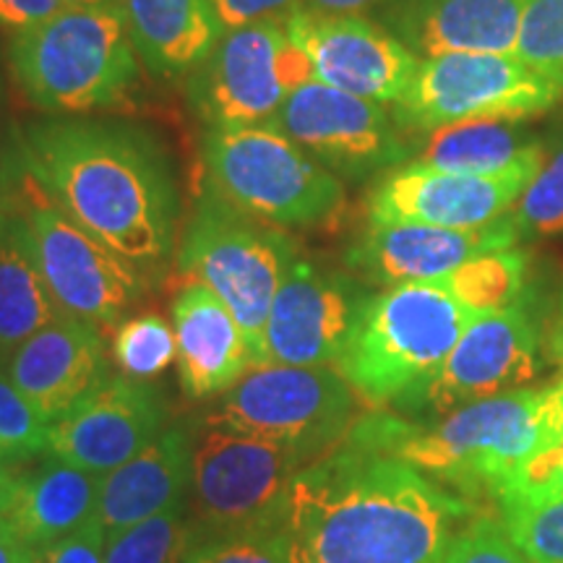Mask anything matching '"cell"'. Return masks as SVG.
Instances as JSON below:
<instances>
[{
	"label": "cell",
	"instance_id": "obj_20",
	"mask_svg": "<svg viewBox=\"0 0 563 563\" xmlns=\"http://www.w3.org/2000/svg\"><path fill=\"white\" fill-rule=\"evenodd\" d=\"M21 397L51 426L108 382V357L95 323L60 316L5 357Z\"/></svg>",
	"mask_w": 563,
	"mask_h": 563
},
{
	"label": "cell",
	"instance_id": "obj_47",
	"mask_svg": "<svg viewBox=\"0 0 563 563\" xmlns=\"http://www.w3.org/2000/svg\"><path fill=\"white\" fill-rule=\"evenodd\" d=\"M0 357H3V355H0Z\"/></svg>",
	"mask_w": 563,
	"mask_h": 563
},
{
	"label": "cell",
	"instance_id": "obj_32",
	"mask_svg": "<svg viewBox=\"0 0 563 563\" xmlns=\"http://www.w3.org/2000/svg\"><path fill=\"white\" fill-rule=\"evenodd\" d=\"M514 58L563 95V0H527Z\"/></svg>",
	"mask_w": 563,
	"mask_h": 563
},
{
	"label": "cell",
	"instance_id": "obj_3",
	"mask_svg": "<svg viewBox=\"0 0 563 563\" xmlns=\"http://www.w3.org/2000/svg\"><path fill=\"white\" fill-rule=\"evenodd\" d=\"M386 446L441 485L501 501L534 460L563 435V382L517 389L415 426L376 412Z\"/></svg>",
	"mask_w": 563,
	"mask_h": 563
},
{
	"label": "cell",
	"instance_id": "obj_7",
	"mask_svg": "<svg viewBox=\"0 0 563 563\" xmlns=\"http://www.w3.org/2000/svg\"><path fill=\"white\" fill-rule=\"evenodd\" d=\"M209 188L232 209L266 224H319L344 207L342 180L277 125L209 129Z\"/></svg>",
	"mask_w": 563,
	"mask_h": 563
},
{
	"label": "cell",
	"instance_id": "obj_24",
	"mask_svg": "<svg viewBox=\"0 0 563 563\" xmlns=\"http://www.w3.org/2000/svg\"><path fill=\"white\" fill-rule=\"evenodd\" d=\"M121 11L141 63L162 79L194 74L224 34L211 0H121Z\"/></svg>",
	"mask_w": 563,
	"mask_h": 563
},
{
	"label": "cell",
	"instance_id": "obj_38",
	"mask_svg": "<svg viewBox=\"0 0 563 563\" xmlns=\"http://www.w3.org/2000/svg\"><path fill=\"white\" fill-rule=\"evenodd\" d=\"M104 527L91 519L81 530L37 551V563H104Z\"/></svg>",
	"mask_w": 563,
	"mask_h": 563
},
{
	"label": "cell",
	"instance_id": "obj_23",
	"mask_svg": "<svg viewBox=\"0 0 563 563\" xmlns=\"http://www.w3.org/2000/svg\"><path fill=\"white\" fill-rule=\"evenodd\" d=\"M194 485V446L186 428L162 431L144 452L102 475L97 519L104 532L170 511Z\"/></svg>",
	"mask_w": 563,
	"mask_h": 563
},
{
	"label": "cell",
	"instance_id": "obj_26",
	"mask_svg": "<svg viewBox=\"0 0 563 563\" xmlns=\"http://www.w3.org/2000/svg\"><path fill=\"white\" fill-rule=\"evenodd\" d=\"M415 165L460 175H501L522 165H540L545 146L525 129L522 121L477 118L441 125L422 133Z\"/></svg>",
	"mask_w": 563,
	"mask_h": 563
},
{
	"label": "cell",
	"instance_id": "obj_13",
	"mask_svg": "<svg viewBox=\"0 0 563 563\" xmlns=\"http://www.w3.org/2000/svg\"><path fill=\"white\" fill-rule=\"evenodd\" d=\"M26 220L37 243L42 277L63 316L110 327L144 295L141 266L91 238L45 196L30 203Z\"/></svg>",
	"mask_w": 563,
	"mask_h": 563
},
{
	"label": "cell",
	"instance_id": "obj_9",
	"mask_svg": "<svg viewBox=\"0 0 563 563\" xmlns=\"http://www.w3.org/2000/svg\"><path fill=\"white\" fill-rule=\"evenodd\" d=\"M308 464L279 443L207 422L194 449L196 540L285 527L292 483Z\"/></svg>",
	"mask_w": 563,
	"mask_h": 563
},
{
	"label": "cell",
	"instance_id": "obj_27",
	"mask_svg": "<svg viewBox=\"0 0 563 563\" xmlns=\"http://www.w3.org/2000/svg\"><path fill=\"white\" fill-rule=\"evenodd\" d=\"M60 316L42 277L30 220L0 209V355L9 357L21 342Z\"/></svg>",
	"mask_w": 563,
	"mask_h": 563
},
{
	"label": "cell",
	"instance_id": "obj_10",
	"mask_svg": "<svg viewBox=\"0 0 563 563\" xmlns=\"http://www.w3.org/2000/svg\"><path fill=\"white\" fill-rule=\"evenodd\" d=\"M561 91L514 55L422 58L410 87L391 104L402 133H431L477 118L527 121L559 102Z\"/></svg>",
	"mask_w": 563,
	"mask_h": 563
},
{
	"label": "cell",
	"instance_id": "obj_43",
	"mask_svg": "<svg viewBox=\"0 0 563 563\" xmlns=\"http://www.w3.org/2000/svg\"><path fill=\"white\" fill-rule=\"evenodd\" d=\"M16 483H19V473L16 467L9 462L0 460V522L9 517L13 493H16Z\"/></svg>",
	"mask_w": 563,
	"mask_h": 563
},
{
	"label": "cell",
	"instance_id": "obj_29",
	"mask_svg": "<svg viewBox=\"0 0 563 563\" xmlns=\"http://www.w3.org/2000/svg\"><path fill=\"white\" fill-rule=\"evenodd\" d=\"M196 543V525L188 522L186 504L144 522L108 532L104 563H183Z\"/></svg>",
	"mask_w": 563,
	"mask_h": 563
},
{
	"label": "cell",
	"instance_id": "obj_46",
	"mask_svg": "<svg viewBox=\"0 0 563 563\" xmlns=\"http://www.w3.org/2000/svg\"><path fill=\"white\" fill-rule=\"evenodd\" d=\"M555 355H559V361L563 365V321H561V329H559V340H555Z\"/></svg>",
	"mask_w": 563,
	"mask_h": 563
},
{
	"label": "cell",
	"instance_id": "obj_30",
	"mask_svg": "<svg viewBox=\"0 0 563 563\" xmlns=\"http://www.w3.org/2000/svg\"><path fill=\"white\" fill-rule=\"evenodd\" d=\"M498 519L530 563H563V498H506Z\"/></svg>",
	"mask_w": 563,
	"mask_h": 563
},
{
	"label": "cell",
	"instance_id": "obj_11",
	"mask_svg": "<svg viewBox=\"0 0 563 563\" xmlns=\"http://www.w3.org/2000/svg\"><path fill=\"white\" fill-rule=\"evenodd\" d=\"M188 76V95L209 129H238L274 123L290 91L313 81V66L285 21H256L224 32Z\"/></svg>",
	"mask_w": 563,
	"mask_h": 563
},
{
	"label": "cell",
	"instance_id": "obj_28",
	"mask_svg": "<svg viewBox=\"0 0 563 563\" xmlns=\"http://www.w3.org/2000/svg\"><path fill=\"white\" fill-rule=\"evenodd\" d=\"M527 258L522 251H490L470 258L460 269L439 279V285L464 308L483 316L496 313L519 302L525 290Z\"/></svg>",
	"mask_w": 563,
	"mask_h": 563
},
{
	"label": "cell",
	"instance_id": "obj_2",
	"mask_svg": "<svg viewBox=\"0 0 563 563\" xmlns=\"http://www.w3.org/2000/svg\"><path fill=\"white\" fill-rule=\"evenodd\" d=\"M21 165L68 220L136 266L173 251L178 196L154 139L125 123L53 118L26 129Z\"/></svg>",
	"mask_w": 563,
	"mask_h": 563
},
{
	"label": "cell",
	"instance_id": "obj_35",
	"mask_svg": "<svg viewBox=\"0 0 563 563\" xmlns=\"http://www.w3.org/2000/svg\"><path fill=\"white\" fill-rule=\"evenodd\" d=\"M183 563H292L290 538L285 527L209 534L188 548Z\"/></svg>",
	"mask_w": 563,
	"mask_h": 563
},
{
	"label": "cell",
	"instance_id": "obj_17",
	"mask_svg": "<svg viewBox=\"0 0 563 563\" xmlns=\"http://www.w3.org/2000/svg\"><path fill=\"white\" fill-rule=\"evenodd\" d=\"M540 165L501 175H460L405 162L368 196L371 222H415L449 230H483L511 214Z\"/></svg>",
	"mask_w": 563,
	"mask_h": 563
},
{
	"label": "cell",
	"instance_id": "obj_42",
	"mask_svg": "<svg viewBox=\"0 0 563 563\" xmlns=\"http://www.w3.org/2000/svg\"><path fill=\"white\" fill-rule=\"evenodd\" d=\"M382 5L384 0H302V5L329 13H361L368 5Z\"/></svg>",
	"mask_w": 563,
	"mask_h": 563
},
{
	"label": "cell",
	"instance_id": "obj_41",
	"mask_svg": "<svg viewBox=\"0 0 563 563\" xmlns=\"http://www.w3.org/2000/svg\"><path fill=\"white\" fill-rule=\"evenodd\" d=\"M0 563H37V551L26 545L5 519L0 522Z\"/></svg>",
	"mask_w": 563,
	"mask_h": 563
},
{
	"label": "cell",
	"instance_id": "obj_1",
	"mask_svg": "<svg viewBox=\"0 0 563 563\" xmlns=\"http://www.w3.org/2000/svg\"><path fill=\"white\" fill-rule=\"evenodd\" d=\"M475 506L386 446L365 415L302 467L287 501L292 563H441Z\"/></svg>",
	"mask_w": 563,
	"mask_h": 563
},
{
	"label": "cell",
	"instance_id": "obj_34",
	"mask_svg": "<svg viewBox=\"0 0 563 563\" xmlns=\"http://www.w3.org/2000/svg\"><path fill=\"white\" fill-rule=\"evenodd\" d=\"M47 422L13 386L5 357H0V460L16 464L47 452Z\"/></svg>",
	"mask_w": 563,
	"mask_h": 563
},
{
	"label": "cell",
	"instance_id": "obj_5",
	"mask_svg": "<svg viewBox=\"0 0 563 563\" xmlns=\"http://www.w3.org/2000/svg\"><path fill=\"white\" fill-rule=\"evenodd\" d=\"M475 319L439 282L386 287L363 306L336 371L363 402L407 407Z\"/></svg>",
	"mask_w": 563,
	"mask_h": 563
},
{
	"label": "cell",
	"instance_id": "obj_16",
	"mask_svg": "<svg viewBox=\"0 0 563 563\" xmlns=\"http://www.w3.org/2000/svg\"><path fill=\"white\" fill-rule=\"evenodd\" d=\"M371 295L340 272L298 258L274 295L266 321V365L336 368Z\"/></svg>",
	"mask_w": 563,
	"mask_h": 563
},
{
	"label": "cell",
	"instance_id": "obj_15",
	"mask_svg": "<svg viewBox=\"0 0 563 563\" xmlns=\"http://www.w3.org/2000/svg\"><path fill=\"white\" fill-rule=\"evenodd\" d=\"M285 26L311 60L316 81L365 100L394 104L418 70V55L363 13H329L298 5L285 19Z\"/></svg>",
	"mask_w": 563,
	"mask_h": 563
},
{
	"label": "cell",
	"instance_id": "obj_21",
	"mask_svg": "<svg viewBox=\"0 0 563 563\" xmlns=\"http://www.w3.org/2000/svg\"><path fill=\"white\" fill-rule=\"evenodd\" d=\"M527 0H384L378 24L418 58L514 55Z\"/></svg>",
	"mask_w": 563,
	"mask_h": 563
},
{
	"label": "cell",
	"instance_id": "obj_45",
	"mask_svg": "<svg viewBox=\"0 0 563 563\" xmlns=\"http://www.w3.org/2000/svg\"><path fill=\"white\" fill-rule=\"evenodd\" d=\"M66 5H121V0H66Z\"/></svg>",
	"mask_w": 563,
	"mask_h": 563
},
{
	"label": "cell",
	"instance_id": "obj_31",
	"mask_svg": "<svg viewBox=\"0 0 563 563\" xmlns=\"http://www.w3.org/2000/svg\"><path fill=\"white\" fill-rule=\"evenodd\" d=\"M509 217L519 241L563 235V141L551 152L545 150L538 173L527 183Z\"/></svg>",
	"mask_w": 563,
	"mask_h": 563
},
{
	"label": "cell",
	"instance_id": "obj_40",
	"mask_svg": "<svg viewBox=\"0 0 563 563\" xmlns=\"http://www.w3.org/2000/svg\"><path fill=\"white\" fill-rule=\"evenodd\" d=\"M66 0H0V30L24 32L58 13Z\"/></svg>",
	"mask_w": 563,
	"mask_h": 563
},
{
	"label": "cell",
	"instance_id": "obj_18",
	"mask_svg": "<svg viewBox=\"0 0 563 563\" xmlns=\"http://www.w3.org/2000/svg\"><path fill=\"white\" fill-rule=\"evenodd\" d=\"M162 426L165 402L152 386L121 376L108 378L51 422L45 454L102 477L144 452L162 433Z\"/></svg>",
	"mask_w": 563,
	"mask_h": 563
},
{
	"label": "cell",
	"instance_id": "obj_37",
	"mask_svg": "<svg viewBox=\"0 0 563 563\" xmlns=\"http://www.w3.org/2000/svg\"><path fill=\"white\" fill-rule=\"evenodd\" d=\"M506 498H534V501H543V498H563V435L553 452L543 454L525 470V475L519 477L514 490L506 493L501 501H506Z\"/></svg>",
	"mask_w": 563,
	"mask_h": 563
},
{
	"label": "cell",
	"instance_id": "obj_8",
	"mask_svg": "<svg viewBox=\"0 0 563 563\" xmlns=\"http://www.w3.org/2000/svg\"><path fill=\"white\" fill-rule=\"evenodd\" d=\"M207 422L279 443L316 462L355 426V391L332 365H258L232 386Z\"/></svg>",
	"mask_w": 563,
	"mask_h": 563
},
{
	"label": "cell",
	"instance_id": "obj_6",
	"mask_svg": "<svg viewBox=\"0 0 563 563\" xmlns=\"http://www.w3.org/2000/svg\"><path fill=\"white\" fill-rule=\"evenodd\" d=\"M298 258V245L277 224L253 220L207 191L183 235L178 266L230 308L249 342L253 368H258L266 365L274 295Z\"/></svg>",
	"mask_w": 563,
	"mask_h": 563
},
{
	"label": "cell",
	"instance_id": "obj_4",
	"mask_svg": "<svg viewBox=\"0 0 563 563\" xmlns=\"http://www.w3.org/2000/svg\"><path fill=\"white\" fill-rule=\"evenodd\" d=\"M139 60L121 5H63L11 42L21 91L53 115L123 104L141 79Z\"/></svg>",
	"mask_w": 563,
	"mask_h": 563
},
{
	"label": "cell",
	"instance_id": "obj_12",
	"mask_svg": "<svg viewBox=\"0 0 563 563\" xmlns=\"http://www.w3.org/2000/svg\"><path fill=\"white\" fill-rule=\"evenodd\" d=\"M272 125L342 178L405 165L412 154L382 102L316 79L290 91Z\"/></svg>",
	"mask_w": 563,
	"mask_h": 563
},
{
	"label": "cell",
	"instance_id": "obj_44",
	"mask_svg": "<svg viewBox=\"0 0 563 563\" xmlns=\"http://www.w3.org/2000/svg\"><path fill=\"white\" fill-rule=\"evenodd\" d=\"M9 191H11V167L5 165L3 154H0V203L5 201ZM0 209H3V207H0Z\"/></svg>",
	"mask_w": 563,
	"mask_h": 563
},
{
	"label": "cell",
	"instance_id": "obj_39",
	"mask_svg": "<svg viewBox=\"0 0 563 563\" xmlns=\"http://www.w3.org/2000/svg\"><path fill=\"white\" fill-rule=\"evenodd\" d=\"M224 32L256 21H285L302 0H211Z\"/></svg>",
	"mask_w": 563,
	"mask_h": 563
},
{
	"label": "cell",
	"instance_id": "obj_33",
	"mask_svg": "<svg viewBox=\"0 0 563 563\" xmlns=\"http://www.w3.org/2000/svg\"><path fill=\"white\" fill-rule=\"evenodd\" d=\"M112 355L118 368L133 382L159 376L178 357L175 332L159 316H139L123 323L112 340Z\"/></svg>",
	"mask_w": 563,
	"mask_h": 563
},
{
	"label": "cell",
	"instance_id": "obj_25",
	"mask_svg": "<svg viewBox=\"0 0 563 563\" xmlns=\"http://www.w3.org/2000/svg\"><path fill=\"white\" fill-rule=\"evenodd\" d=\"M100 483V475L47 454L30 473H19L5 522L34 551L55 545L97 519Z\"/></svg>",
	"mask_w": 563,
	"mask_h": 563
},
{
	"label": "cell",
	"instance_id": "obj_14",
	"mask_svg": "<svg viewBox=\"0 0 563 563\" xmlns=\"http://www.w3.org/2000/svg\"><path fill=\"white\" fill-rule=\"evenodd\" d=\"M540 365L538 323L522 302H514L504 311L477 316L407 407L443 418L460 407L527 389Z\"/></svg>",
	"mask_w": 563,
	"mask_h": 563
},
{
	"label": "cell",
	"instance_id": "obj_36",
	"mask_svg": "<svg viewBox=\"0 0 563 563\" xmlns=\"http://www.w3.org/2000/svg\"><path fill=\"white\" fill-rule=\"evenodd\" d=\"M441 563H530L514 545L504 522L493 514H475L460 527Z\"/></svg>",
	"mask_w": 563,
	"mask_h": 563
},
{
	"label": "cell",
	"instance_id": "obj_19",
	"mask_svg": "<svg viewBox=\"0 0 563 563\" xmlns=\"http://www.w3.org/2000/svg\"><path fill=\"white\" fill-rule=\"evenodd\" d=\"M511 217L483 230H449L415 222H371L344 262L363 279L382 287L439 282L470 258L517 249Z\"/></svg>",
	"mask_w": 563,
	"mask_h": 563
},
{
	"label": "cell",
	"instance_id": "obj_22",
	"mask_svg": "<svg viewBox=\"0 0 563 563\" xmlns=\"http://www.w3.org/2000/svg\"><path fill=\"white\" fill-rule=\"evenodd\" d=\"M173 332L180 386L191 399L232 389L253 365L241 323L201 282L186 285L175 298Z\"/></svg>",
	"mask_w": 563,
	"mask_h": 563
}]
</instances>
